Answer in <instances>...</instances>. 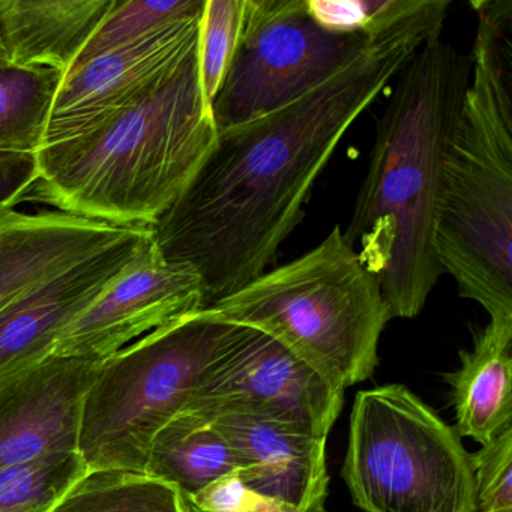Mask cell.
<instances>
[{
	"mask_svg": "<svg viewBox=\"0 0 512 512\" xmlns=\"http://www.w3.org/2000/svg\"><path fill=\"white\" fill-rule=\"evenodd\" d=\"M451 5L427 0L313 91L218 133L193 181L151 226L164 259L199 272L206 307L266 272L349 128L419 47L442 35Z\"/></svg>",
	"mask_w": 512,
	"mask_h": 512,
	"instance_id": "cell-1",
	"label": "cell"
},
{
	"mask_svg": "<svg viewBox=\"0 0 512 512\" xmlns=\"http://www.w3.org/2000/svg\"><path fill=\"white\" fill-rule=\"evenodd\" d=\"M472 61L442 35L398 73L377 124L367 175L344 238L377 278L392 319H413L440 275L436 223L446 154Z\"/></svg>",
	"mask_w": 512,
	"mask_h": 512,
	"instance_id": "cell-2",
	"label": "cell"
},
{
	"mask_svg": "<svg viewBox=\"0 0 512 512\" xmlns=\"http://www.w3.org/2000/svg\"><path fill=\"white\" fill-rule=\"evenodd\" d=\"M217 136L197 46L139 103L83 136L40 149L25 202L112 226H154L193 181Z\"/></svg>",
	"mask_w": 512,
	"mask_h": 512,
	"instance_id": "cell-3",
	"label": "cell"
},
{
	"mask_svg": "<svg viewBox=\"0 0 512 512\" xmlns=\"http://www.w3.org/2000/svg\"><path fill=\"white\" fill-rule=\"evenodd\" d=\"M469 85L446 154L436 254L461 298L512 329V2H472Z\"/></svg>",
	"mask_w": 512,
	"mask_h": 512,
	"instance_id": "cell-4",
	"label": "cell"
},
{
	"mask_svg": "<svg viewBox=\"0 0 512 512\" xmlns=\"http://www.w3.org/2000/svg\"><path fill=\"white\" fill-rule=\"evenodd\" d=\"M203 310L271 335L343 389L373 376L392 319L379 281L338 226L298 259Z\"/></svg>",
	"mask_w": 512,
	"mask_h": 512,
	"instance_id": "cell-5",
	"label": "cell"
},
{
	"mask_svg": "<svg viewBox=\"0 0 512 512\" xmlns=\"http://www.w3.org/2000/svg\"><path fill=\"white\" fill-rule=\"evenodd\" d=\"M233 329L200 310L103 359L80 422L79 454L88 470L145 472L155 434L190 403Z\"/></svg>",
	"mask_w": 512,
	"mask_h": 512,
	"instance_id": "cell-6",
	"label": "cell"
},
{
	"mask_svg": "<svg viewBox=\"0 0 512 512\" xmlns=\"http://www.w3.org/2000/svg\"><path fill=\"white\" fill-rule=\"evenodd\" d=\"M343 476L364 512H478L460 436L404 385L356 394Z\"/></svg>",
	"mask_w": 512,
	"mask_h": 512,
	"instance_id": "cell-7",
	"label": "cell"
},
{
	"mask_svg": "<svg viewBox=\"0 0 512 512\" xmlns=\"http://www.w3.org/2000/svg\"><path fill=\"white\" fill-rule=\"evenodd\" d=\"M374 38L325 31L308 16L305 0H245L238 47L212 101L218 133L313 91Z\"/></svg>",
	"mask_w": 512,
	"mask_h": 512,
	"instance_id": "cell-8",
	"label": "cell"
},
{
	"mask_svg": "<svg viewBox=\"0 0 512 512\" xmlns=\"http://www.w3.org/2000/svg\"><path fill=\"white\" fill-rule=\"evenodd\" d=\"M344 391L271 335L235 325L182 412L262 416L328 439L343 409Z\"/></svg>",
	"mask_w": 512,
	"mask_h": 512,
	"instance_id": "cell-9",
	"label": "cell"
},
{
	"mask_svg": "<svg viewBox=\"0 0 512 512\" xmlns=\"http://www.w3.org/2000/svg\"><path fill=\"white\" fill-rule=\"evenodd\" d=\"M206 307L199 272L164 259L154 241L106 292L59 334L56 355L103 359Z\"/></svg>",
	"mask_w": 512,
	"mask_h": 512,
	"instance_id": "cell-10",
	"label": "cell"
},
{
	"mask_svg": "<svg viewBox=\"0 0 512 512\" xmlns=\"http://www.w3.org/2000/svg\"><path fill=\"white\" fill-rule=\"evenodd\" d=\"M202 14L170 23L65 76L43 148L83 136L139 103L197 49Z\"/></svg>",
	"mask_w": 512,
	"mask_h": 512,
	"instance_id": "cell-11",
	"label": "cell"
},
{
	"mask_svg": "<svg viewBox=\"0 0 512 512\" xmlns=\"http://www.w3.org/2000/svg\"><path fill=\"white\" fill-rule=\"evenodd\" d=\"M100 362L50 353L0 379V467L79 451L83 403Z\"/></svg>",
	"mask_w": 512,
	"mask_h": 512,
	"instance_id": "cell-12",
	"label": "cell"
},
{
	"mask_svg": "<svg viewBox=\"0 0 512 512\" xmlns=\"http://www.w3.org/2000/svg\"><path fill=\"white\" fill-rule=\"evenodd\" d=\"M154 241L133 226L115 244L86 257L0 311V379L53 352L59 334L91 307Z\"/></svg>",
	"mask_w": 512,
	"mask_h": 512,
	"instance_id": "cell-13",
	"label": "cell"
},
{
	"mask_svg": "<svg viewBox=\"0 0 512 512\" xmlns=\"http://www.w3.org/2000/svg\"><path fill=\"white\" fill-rule=\"evenodd\" d=\"M205 419L229 443L238 478L251 494L283 512L323 508L329 482L326 439L296 425L245 413Z\"/></svg>",
	"mask_w": 512,
	"mask_h": 512,
	"instance_id": "cell-14",
	"label": "cell"
},
{
	"mask_svg": "<svg viewBox=\"0 0 512 512\" xmlns=\"http://www.w3.org/2000/svg\"><path fill=\"white\" fill-rule=\"evenodd\" d=\"M131 227L61 211H5L0 218V311L65 269L115 244Z\"/></svg>",
	"mask_w": 512,
	"mask_h": 512,
	"instance_id": "cell-15",
	"label": "cell"
},
{
	"mask_svg": "<svg viewBox=\"0 0 512 512\" xmlns=\"http://www.w3.org/2000/svg\"><path fill=\"white\" fill-rule=\"evenodd\" d=\"M118 0H0V40L8 64L67 76Z\"/></svg>",
	"mask_w": 512,
	"mask_h": 512,
	"instance_id": "cell-16",
	"label": "cell"
},
{
	"mask_svg": "<svg viewBox=\"0 0 512 512\" xmlns=\"http://www.w3.org/2000/svg\"><path fill=\"white\" fill-rule=\"evenodd\" d=\"M460 358V368L446 376L455 431L482 446L512 427V329L488 323Z\"/></svg>",
	"mask_w": 512,
	"mask_h": 512,
	"instance_id": "cell-17",
	"label": "cell"
},
{
	"mask_svg": "<svg viewBox=\"0 0 512 512\" xmlns=\"http://www.w3.org/2000/svg\"><path fill=\"white\" fill-rule=\"evenodd\" d=\"M145 473L173 485L188 502L215 482L238 475V467L211 421L181 412L155 434Z\"/></svg>",
	"mask_w": 512,
	"mask_h": 512,
	"instance_id": "cell-18",
	"label": "cell"
},
{
	"mask_svg": "<svg viewBox=\"0 0 512 512\" xmlns=\"http://www.w3.org/2000/svg\"><path fill=\"white\" fill-rule=\"evenodd\" d=\"M62 80L52 68L0 64V152L43 148Z\"/></svg>",
	"mask_w": 512,
	"mask_h": 512,
	"instance_id": "cell-19",
	"label": "cell"
},
{
	"mask_svg": "<svg viewBox=\"0 0 512 512\" xmlns=\"http://www.w3.org/2000/svg\"><path fill=\"white\" fill-rule=\"evenodd\" d=\"M49 512H191L173 485L145 472L86 470Z\"/></svg>",
	"mask_w": 512,
	"mask_h": 512,
	"instance_id": "cell-20",
	"label": "cell"
},
{
	"mask_svg": "<svg viewBox=\"0 0 512 512\" xmlns=\"http://www.w3.org/2000/svg\"><path fill=\"white\" fill-rule=\"evenodd\" d=\"M86 470L79 451L0 467V512H49Z\"/></svg>",
	"mask_w": 512,
	"mask_h": 512,
	"instance_id": "cell-21",
	"label": "cell"
},
{
	"mask_svg": "<svg viewBox=\"0 0 512 512\" xmlns=\"http://www.w3.org/2000/svg\"><path fill=\"white\" fill-rule=\"evenodd\" d=\"M203 8H205V0H169V2H148V0L119 2L118 0V5L107 14L91 40L83 47L70 73L94 61L98 56L142 40L146 35L170 23L199 16L203 13Z\"/></svg>",
	"mask_w": 512,
	"mask_h": 512,
	"instance_id": "cell-22",
	"label": "cell"
},
{
	"mask_svg": "<svg viewBox=\"0 0 512 512\" xmlns=\"http://www.w3.org/2000/svg\"><path fill=\"white\" fill-rule=\"evenodd\" d=\"M427 0H305L308 16L332 34L374 38L419 13Z\"/></svg>",
	"mask_w": 512,
	"mask_h": 512,
	"instance_id": "cell-23",
	"label": "cell"
},
{
	"mask_svg": "<svg viewBox=\"0 0 512 512\" xmlns=\"http://www.w3.org/2000/svg\"><path fill=\"white\" fill-rule=\"evenodd\" d=\"M245 0H205L199 34V73L211 104L229 71L241 37Z\"/></svg>",
	"mask_w": 512,
	"mask_h": 512,
	"instance_id": "cell-24",
	"label": "cell"
},
{
	"mask_svg": "<svg viewBox=\"0 0 512 512\" xmlns=\"http://www.w3.org/2000/svg\"><path fill=\"white\" fill-rule=\"evenodd\" d=\"M478 512H512V427L470 454Z\"/></svg>",
	"mask_w": 512,
	"mask_h": 512,
	"instance_id": "cell-25",
	"label": "cell"
},
{
	"mask_svg": "<svg viewBox=\"0 0 512 512\" xmlns=\"http://www.w3.org/2000/svg\"><path fill=\"white\" fill-rule=\"evenodd\" d=\"M191 512H283L251 494L238 475L215 482L188 500Z\"/></svg>",
	"mask_w": 512,
	"mask_h": 512,
	"instance_id": "cell-26",
	"label": "cell"
},
{
	"mask_svg": "<svg viewBox=\"0 0 512 512\" xmlns=\"http://www.w3.org/2000/svg\"><path fill=\"white\" fill-rule=\"evenodd\" d=\"M37 157L22 152H0V211L16 208L37 181Z\"/></svg>",
	"mask_w": 512,
	"mask_h": 512,
	"instance_id": "cell-27",
	"label": "cell"
},
{
	"mask_svg": "<svg viewBox=\"0 0 512 512\" xmlns=\"http://www.w3.org/2000/svg\"><path fill=\"white\" fill-rule=\"evenodd\" d=\"M0 64H8L7 55H5L4 46H2V40H0Z\"/></svg>",
	"mask_w": 512,
	"mask_h": 512,
	"instance_id": "cell-28",
	"label": "cell"
},
{
	"mask_svg": "<svg viewBox=\"0 0 512 512\" xmlns=\"http://www.w3.org/2000/svg\"><path fill=\"white\" fill-rule=\"evenodd\" d=\"M307 512H326L325 509H316V511H307Z\"/></svg>",
	"mask_w": 512,
	"mask_h": 512,
	"instance_id": "cell-29",
	"label": "cell"
},
{
	"mask_svg": "<svg viewBox=\"0 0 512 512\" xmlns=\"http://www.w3.org/2000/svg\"><path fill=\"white\" fill-rule=\"evenodd\" d=\"M8 211H10V209H8ZM4 212L5 211H0V218H2V215H4Z\"/></svg>",
	"mask_w": 512,
	"mask_h": 512,
	"instance_id": "cell-30",
	"label": "cell"
}]
</instances>
